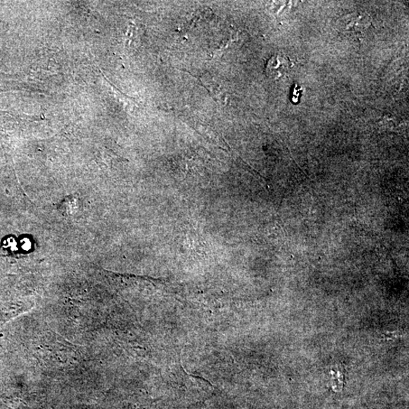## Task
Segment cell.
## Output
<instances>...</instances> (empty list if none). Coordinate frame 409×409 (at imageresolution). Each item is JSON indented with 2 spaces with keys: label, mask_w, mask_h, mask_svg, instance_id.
<instances>
[{
  "label": "cell",
  "mask_w": 409,
  "mask_h": 409,
  "mask_svg": "<svg viewBox=\"0 0 409 409\" xmlns=\"http://www.w3.org/2000/svg\"><path fill=\"white\" fill-rule=\"evenodd\" d=\"M302 95V88L299 85H296L293 89L292 92V101L296 104L298 102L299 98Z\"/></svg>",
  "instance_id": "2"
},
{
  "label": "cell",
  "mask_w": 409,
  "mask_h": 409,
  "mask_svg": "<svg viewBox=\"0 0 409 409\" xmlns=\"http://www.w3.org/2000/svg\"><path fill=\"white\" fill-rule=\"evenodd\" d=\"M291 60L282 55H273L266 63L265 72L268 78L276 81L281 79L290 72Z\"/></svg>",
  "instance_id": "1"
}]
</instances>
